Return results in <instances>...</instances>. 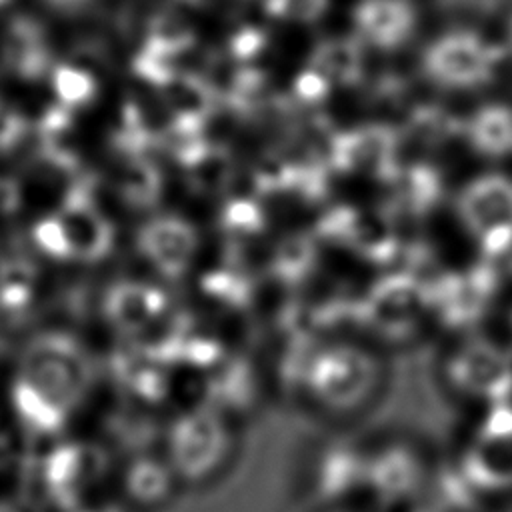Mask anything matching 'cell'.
Segmentation results:
<instances>
[{"instance_id":"10","label":"cell","mask_w":512,"mask_h":512,"mask_svg":"<svg viewBox=\"0 0 512 512\" xmlns=\"http://www.w3.org/2000/svg\"><path fill=\"white\" fill-rule=\"evenodd\" d=\"M172 120L204 124L214 110L216 94L208 80L194 72H178L158 84Z\"/></svg>"},{"instance_id":"1","label":"cell","mask_w":512,"mask_h":512,"mask_svg":"<svg viewBox=\"0 0 512 512\" xmlns=\"http://www.w3.org/2000/svg\"><path fill=\"white\" fill-rule=\"evenodd\" d=\"M504 48L474 30H452L434 38L422 52L424 76L446 90H472L488 84L504 58Z\"/></svg>"},{"instance_id":"4","label":"cell","mask_w":512,"mask_h":512,"mask_svg":"<svg viewBox=\"0 0 512 512\" xmlns=\"http://www.w3.org/2000/svg\"><path fill=\"white\" fill-rule=\"evenodd\" d=\"M356 36L378 50L402 48L416 30V10L408 0H360L352 12Z\"/></svg>"},{"instance_id":"7","label":"cell","mask_w":512,"mask_h":512,"mask_svg":"<svg viewBox=\"0 0 512 512\" xmlns=\"http://www.w3.org/2000/svg\"><path fill=\"white\" fill-rule=\"evenodd\" d=\"M454 384L476 398H502L512 384L508 360L488 346L464 348L452 362Z\"/></svg>"},{"instance_id":"6","label":"cell","mask_w":512,"mask_h":512,"mask_svg":"<svg viewBox=\"0 0 512 512\" xmlns=\"http://www.w3.org/2000/svg\"><path fill=\"white\" fill-rule=\"evenodd\" d=\"M468 468L476 482L500 486L512 482V412L500 408L478 432L468 454Z\"/></svg>"},{"instance_id":"17","label":"cell","mask_w":512,"mask_h":512,"mask_svg":"<svg viewBox=\"0 0 512 512\" xmlns=\"http://www.w3.org/2000/svg\"><path fill=\"white\" fill-rule=\"evenodd\" d=\"M330 88V80L312 66H308L296 76L292 92L302 104H320L330 94Z\"/></svg>"},{"instance_id":"18","label":"cell","mask_w":512,"mask_h":512,"mask_svg":"<svg viewBox=\"0 0 512 512\" xmlns=\"http://www.w3.org/2000/svg\"><path fill=\"white\" fill-rule=\"evenodd\" d=\"M504 52L512 58V16H510V20H508V30H506V48H504Z\"/></svg>"},{"instance_id":"15","label":"cell","mask_w":512,"mask_h":512,"mask_svg":"<svg viewBox=\"0 0 512 512\" xmlns=\"http://www.w3.org/2000/svg\"><path fill=\"white\" fill-rule=\"evenodd\" d=\"M510 0H434L440 14L454 20H486L508 6Z\"/></svg>"},{"instance_id":"16","label":"cell","mask_w":512,"mask_h":512,"mask_svg":"<svg viewBox=\"0 0 512 512\" xmlns=\"http://www.w3.org/2000/svg\"><path fill=\"white\" fill-rule=\"evenodd\" d=\"M266 12L288 22H314L326 8L328 0H264Z\"/></svg>"},{"instance_id":"13","label":"cell","mask_w":512,"mask_h":512,"mask_svg":"<svg viewBox=\"0 0 512 512\" xmlns=\"http://www.w3.org/2000/svg\"><path fill=\"white\" fill-rule=\"evenodd\" d=\"M398 130L402 142L406 138H412L422 144H440L448 138L462 134V120H458L454 114L440 106L422 104L410 110V114L406 116L404 124Z\"/></svg>"},{"instance_id":"8","label":"cell","mask_w":512,"mask_h":512,"mask_svg":"<svg viewBox=\"0 0 512 512\" xmlns=\"http://www.w3.org/2000/svg\"><path fill=\"white\" fill-rule=\"evenodd\" d=\"M308 66L326 76L332 86H358L366 76L362 40L358 36L324 38L314 46Z\"/></svg>"},{"instance_id":"2","label":"cell","mask_w":512,"mask_h":512,"mask_svg":"<svg viewBox=\"0 0 512 512\" xmlns=\"http://www.w3.org/2000/svg\"><path fill=\"white\" fill-rule=\"evenodd\" d=\"M456 210L462 226L486 254L512 248V178L482 174L458 194Z\"/></svg>"},{"instance_id":"5","label":"cell","mask_w":512,"mask_h":512,"mask_svg":"<svg viewBox=\"0 0 512 512\" xmlns=\"http://www.w3.org/2000/svg\"><path fill=\"white\" fill-rule=\"evenodd\" d=\"M376 382L378 368L368 354L356 348H338L324 360L320 390L332 406L354 408L366 400Z\"/></svg>"},{"instance_id":"9","label":"cell","mask_w":512,"mask_h":512,"mask_svg":"<svg viewBox=\"0 0 512 512\" xmlns=\"http://www.w3.org/2000/svg\"><path fill=\"white\" fill-rule=\"evenodd\" d=\"M462 136L470 148L488 158L512 154V106L490 102L462 120Z\"/></svg>"},{"instance_id":"11","label":"cell","mask_w":512,"mask_h":512,"mask_svg":"<svg viewBox=\"0 0 512 512\" xmlns=\"http://www.w3.org/2000/svg\"><path fill=\"white\" fill-rule=\"evenodd\" d=\"M392 186V204L406 212H426L442 194V178L430 164L398 166L386 180Z\"/></svg>"},{"instance_id":"14","label":"cell","mask_w":512,"mask_h":512,"mask_svg":"<svg viewBox=\"0 0 512 512\" xmlns=\"http://www.w3.org/2000/svg\"><path fill=\"white\" fill-rule=\"evenodd\" d=\"M54 92L64 108H76L86 104L94 94V80L88 72L74 66H60L52 76Z\"/></svg>"},{"instance_id":"12","label":"cell","mask_w":512,"mask_h":512,"mask_svg":"<svg viewBox=\"0 0 512 512\" xmlns=\"http://www.w3.org/2000/svg\"><path fill=\"white\" fill-rule=\"evenodd\" d=\"M2 60L22 76H38L48 64L40 30L28 20H16L4 36Z\"/></svg>"},{"instance_id":"3","label":"cell","mask_w":512,"mask_h":512,"mask_svg":"<svg viewBox=\"0 0 512 512\" xmlns=\"http://www.w3.org/2000/svg\"><path fill=\"white\" fill-rule=\"evenodd\" d=\"M400 130L386 122L358 124L332 132L326 144V160L332 170L388 180L400 166Z\"/></svg>"}]
</instances>
